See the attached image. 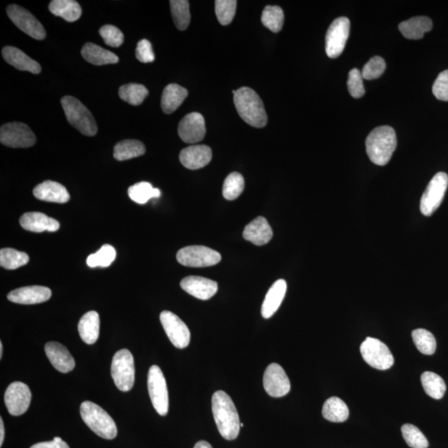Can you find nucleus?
<instances>
[{"label": "nucleus", "mask_w": 448, "mask_h": 448, "mask_svg": "<svg viewBox=\"0 0 448 448\" xmlns=\"http://www.w3.org/2000/svg\"><path fill=\"white\" fill-rule=\"evenodd\" d=\"M403 439L412 448H427L430 443L423 433L413 425H405L401 428Z\"/></svg>", "instance_id": "nucleus-44"}, {"label": "nucleus", "mask_w": 448, "mask_h": 448, "mask_svg": "<svg viewBox=\"0 0 448 448\" xmlns=\"http://www.w3.org/2000/svg\"><path fill=\"white\" fill-rule=\"evenodd\" d=\"M413 343L417 349L423 354L432 356L437 348V342L435 336L425 329H416L412 333Z\"/></svg>", "instance_id": "nucleus-39"}, {"label": "nucleus", "mask_w": 448, "mask_h": 448, "mask_svg": "<svg viewBox=\"0 0 448 448\" xmlns=\"http://www.w3.org/2000/svg\"><path fill=\"white\" fill-rule=\"evenodd\" d=\"M212 155V150L208 146H190L181 151L180 160L187 169L199 170L210 163Z\"/></svg>", "instance_id": "nucleus-20"}, {"label": "nucleus", "mask_w": 448, "mask_h": 448, "mask_svg": "<svg viewBox=\"0 0 448 448\" xmlns=\"http://www.w3.org/2000/svg\"><path fill=\"white\" fill-rule=\"evenodd\" d=\"M398 28L403 37L412 40H418L425 37L426 33L432 31V22L430 18L418 16L402 22Z\"/></svg>", "instance_id": "nucleus-27"}, {"label": "nucleus", "mask_w": 448, "mask_h": 448, "mask_svg": "<svg viewBox=\"0 0 448 448\" xmlns=\"http://www.w3.org/2000/svg\"><path fill=\"white\" fill-rule=\"evenodd\" d=\"M188 97V91L178 84H170L165 88L161 98L162 110L171 114L182 105Z\"/></svg>", "instance_id": "nucleus-30"}, {"label": "nucleus", "mask_w": 448, "mask_h": 448, "mask_svg": "<svg viewBox=\"0 0 448 448\" xmlns=\"http://www.w3.org/2000/svg\"><path fill=\"white\" fill-rule=\"evenodd\" d=\"M78 332L81 339L87 344L97 342L100 333V317L95 311L83 315L78 323Z\"/></svg>", "instance_id": "nucleus-28"}, {"label": "nucleus", "mask_w": 448, "mask_h": 448, "mask_svg": "<svg viewBox=\"0 0 448 448\" xmlns=\"http://www.w3.org/2000/svg\"><path fill=\"white\" fill-rule=\"evenodd\" d=\"M31 388L22 382L12 383L4 395L7 410L13 416H21L26 413L31 406Z\"/></svg>", "instance_id": "nucleus-15"}, {"label": "nucleus", "mask_w": 448, "mask_h": 448, "mask_svg": "<svg viewBox=\"0 0 448 448\" xmlns=\"http://www.w3.org/2000/svg\"><path fill=\"white\" fill-rule=\"evenodd\" d=\"M176 258L181 265L190 268L211 267L221 261L219 253L204 246H189L182 248Z\"/></svg>", "instance_id": "nucleus-9"}, {"label": "nucleus", "mask_w": 448, "mask_h": 448, "mask_svg": "<svg viewBox=\"0 0 448 448\" xmlns=\"http://www.w3.org/2000/svg\"><path fill=\"white\" fill-rule=\"evenodd\" d=\"M236 109L241 118L248 125L263 128L268 123V115L259 96L249 87H241L234 97Z\"/></svg>", "instance_id": "nucleus-3"}, {"label": "nucleus", "mask_w": 448, "mask_h": 448, "mask_svg": "<svg viewBox=\"0 0 448 448\" xmlns=\"http://www.w3.org/2000/svg\"><path fill=\"white\" fill-rule=\"evenodd\" d=\"M349 415L346 403L338 397H332L324 402L322 415L332 422H343L348 420Z\"/></svg>", "instance_id": "nucleus-32"}, {"label": "nucleus", "mask_w": 448, "mask_h": 448, "mask_svg": "<svg viewBox=\"0 0 448 448\" xmlns=\"http://www.w3.org/2000/svg\"><path fill=\"white\" fill-rule=\"evenodd\" d=\"M421 382L428 396L435 400H441L447 390L446 383L437 373L427 371L422 373Z\"/></svg>", "instance_id": "nucleus-34"}, {"label": "nucleus", "mask_w": 448, "mask_h": 448, "mask_svg": "<svg viewBox=\"0 0 448 448\" xmlns=\"http://www.w3.org/2000/svg\"><path fill=\"white\" fill-rule=\"evenodd\" d=\"M61 103L70 125L87 136L97 135V126L94 117L80 100L66 96L62 98Z\"/></svg>", "instance_id": "nucleus-5"}, {"label": "nucleus", "mask_w": 448, "mask_h": 448, "mask_svg": "<svg viewBox=\"0 0 448 448\" xmlns=\"http://www.w3.org/2000/svg\"><path fill=\"white\" fill-rule=\"evenodd\" d=\"M351 23L349 18L341 17L334 21L329 27L326 36V52L331 58L342 55L349 35Z\"/></svg>", "instance_id": "nucleus-13"}, {"label": "nucleus", "mask_w": 448, "mask_h": 448, "mask_svg": "<svg viewBox=\"0 0 448 448\" xmlns=\"http://www.w3.org/2000/svg\"><path fill=\"white\" fill-rule=\"evenodd\" d=\"M52 290L42 285H31L12 290L8 295L9 301L22 305H34L48 301Z\"/></svg>", "instance_id": "nucleus-19"}, {"label": "nucleus", "mask_w": 448, "mask_h": 448, "mask_svg": "<svg viewBox=\"0 0 448 448\" xmlns=\"http://www.w3.org/2000/svg\"><path fill=\"white\" fill-rule=\"evenodd\" d=\"M136 56L138 60L143 63H149L155 61V54L152 49L151 43L147 39H142L137 44Z\"/></svg>", "instance_id": "nucleus-49"}, {"label": "nucleus", "mask_w": 448, "mask_h": 448, "mask_svg": "<svg viewBox=\"0 0 448 448\" xmlns=\"http://www.w3.org/2000/svg\"><path fill=\"white\" fill-rule=\"evenodd\" d=\"M172 17L177 28L184 31L190 23V3L187 0H171L170 2Z\"/></svg>", "instance_id": "nucleus-36"}, {"label": "nucleus", "mask_w": 448, "mask_h": 448, "mask_svg": "<svg viewBox=\"0 0 448 448\" xmlns=\"http://www.w3.org/2000/svg\"><path fill=\"white\" fill-rule=\"evenodd\" d=\"M148 95H149V91L147 88L136 83L123 85L119 89L121 99L132 106L141 105Z\"/></svg>", "instance_id": "nucleus-37"}, {"label": "nucleus", "mask_w": 448, "mask_h": 448, "mask_svg": "<svg viewBox=\"0 0 448 448\" xmlns=\"http://www.w3.org/2000/svg\"><path fill=\"white\" fill-rule=\"evenodd\" d=\"M178 133L180 139L188 144L204 140L206 134L205 121L198 112H192L180 122Z\"/></svg>", "instance_id": "nucleus-17"}, {"label": "nucleus", "mask_w": 448, "mask_h": 448, "mask_svg": "<svg viewBox=\"0 0 448 448\" xmlns=\"http://www.w3.org/2000/svg\"><path fill=\"white\" fill-rule=\"evenodd\" d=\"M448 187V175L439 172L428 184L420 201V211L425 216H431L439 208Z\"/></svg>", "instance_id": "nucleus-10"}, {"label": "nucleus", "mask_w": 448, "mask_h": 448, "mask_svg": "<svg viewBox=\"0 0 448 448\" xmlns=\"http://www.w3.org/2000/svg\"><path fill=\"white\" fill-rule=\"evenodd\" d=\"M245 240L257 246H263L273 239V232L267 219L263 217H258L247 226L244 231Z\"/></svg>", "instance_id": "nucleus-24"}, {"label": "nucleus", "mask_w": 448, "mask_h": 448, "mask_svg": "<svg viewBox=\"0 0 448 448\" xmlns=\"http://www.w3.org/2000/svg\"><path fill=\"white\" fill-rule=\"evenodd\" d=\"M361 353L364 361L378 371H387L395 363L390 349L378 339L368 337L361 344Z\"/></svg>", "instance_id": "nucleus-8"}, {"label": "nucleus", "mask_w": 448, "mask_h": 448, "mask_svg": "<svg viewBox=\"0 0 448 448\" xmlns=\"http://www.w3.org/2000/svg\"><path fill=\"white\" fill-rule=\"evenodd\" d=\"M194 448H213L208 442L200 441L196 443Z\"/></svg>", "instance_id": "nucleus-52"}, {"label": "nucleus", "mask_w": 448, "mask_h": 448, "mask_svg": "<svg viewBox=\"0 0 448 448\" xmlns=\"http://www.w3.org/2000/svg\"><path fill=\"white\" fill-rule=\"evenodd\" d=\"M160 319L167 337L176 348L185 349L189 346L191 337L190 329L178 316L164 311L160 313Z\"/></svg>", "instance_id": "nucleus-14"}, {"label": "nucleus", "mask_w": 448, "mask_h": 448, "mask_svg": "<svg viewBox=\"0 0 448 448\" xmlns=\"http://www.w3.org/2000/svg\"><path fill=\"white\" fill-rule=\"evenodd\" d=\"M7 13L11 21L27 35L37 40H43L46 38V31L43 24L27 9L17 4H11L7 8Z\"/></svg>", "instance_id": "nucleus-12"}, {"label": "nucleus", "mask_w": 448, "mask_h": 448, "mask_svg": "<svg viewBox=\"0 0 448 448\" xmlns=\"http://www.w3.org/2000/svg\"><path fill=\"white\" fill-rule=\"evenodd\" d=\"M82 420L97 435L112 440L117 436V427L112 417L96 403L86 401L81 405Z\"/></svg>", "instance_id": "nucleus-4"}, {"label": "nucleus", "mask_w": 448, "mask_h": 448, "mask_svg": "<svg viewBox=\"0 0 448 448\" xmlns=\"http://www.w3.org/2000/svg\"><path fill=\"white\" fill-rule=\"evenodd\" d=\"M31 448H70L67 444L66 442L61 439L60 437H54V439L50 442H43L36 443Z\"/></svg>", "instance_id": "nucleus-50"}, {"label": "nucleus", "mask_w": 448, "mask_h": 448, "mask_svg": "<svg viewBox=\"0 0 448 448\" xmlns=\"http://www.w3.org/2000/svg\"><path fill=\"white\" fill-rule=\"evenodd\" d=\"M36 141L34 133L24 123H7L0 129V141L8 147L28 148L35 144Z\"/></svg>", "instance_id": "nucleus-11"}, {"label": "nucleus", "mask_w": 448, "mask_h": 448, "mask_svg": "<svg viewBox=\"0 0 448 448\" xmlns=\"http://www.w3.org/2000/svg\"><path fill=\"white\" fill-rule=\"evenodd\" d=\"M145 153V145L136 140L122 141L114 147V158L119 161L136 158Z\"/></svg>", "instance_id": "nucleus-33"}, {"label": "nucleus", "mask_w": 448, "mask_h": 448, "mask_svg": "<svg viewBox=\"0 0 448 448\" xmlns=\"http://www.w3.org/2000/svg\"><path fill=\"white\" fill-rule=\"evenodd\" d=\"M287 283L283 279L278 280L268 290L262 306V316L269 319L277 312L282 304L285 293H287Z\"/></svg>", "instance_id": "nucleus-26"}, {"label": "nucleus", "mask_w": 448, "mask_h": 448, "mask_svg": "<svg viewBox=\"0 0 448 448\" xmlns=\"http://www.w3.org/2000/svg\"><path fill=\"white\" fill-rule=\"evenodd\" d=\"M366 146L368 158L373 164L386 165L396 150L395 131L388 126L377 127L369 133Z\"/></svg>", "instance_id": "nucleus-2"}, {"label": "nucleus", "mask_w": 448, "mask_h": 448, "mask_svg": "<svg viewBox=\"0 0 448 448\" xmlns=\"http://www.w3.org/2000/svg\"><path fill=\"white\" fill-rule=\"evenodd\" d=\"M49 11L57 17L67 22H75L82 16V8L74 0H53L49 4Z\"/></svg>", "instance_id": "nucleus-31"}, {"label": "nucleus", "mask_w": 448, "mask_h": 448, "mask_svg": "<svg viewBox=\"0 0 448 448\" xmlns=\"http://www.w3.org/2000/svg\"><path fill=\"white\" fill-rule=\"evenodd\" d=\"M266 392L273 398L287 395L290 390V382L283 368L277 363L269 364L263 376Z\"/></svg>", "instance_id": "nucleus-16"}, {"label": "nucleus", "mask_w": 448, "mask_h": 448, "mask_svg": "<svg viewBox=\"0 0 448 448\" xmlns=\"http://www.w3.org/2000/svg\"><path fill=\"white\" fill-rule=\"evenodd\" d=\"M262 23L266 28L273 33L282 31L284 23V13L279 6H268L263 9Z\"/></svg>", "instance_id": "nucleus-40"}, {"label": "nucleus", "mask_w": 448, "mask_h": 448, "mask_svg": "<svg viewBox=\"0 0 448 448\" xmlns=\"http://www.w3.org/2000/svg\"><path fill=\"white\" fill-rule=\"evenodd\" d=\"M19 224L23 229L33 233L56 232L60 228L56 219L39 212L24 214L19 219Z\"/></svg>", "instance_id": "nucleus-22"}, {"label": "nucleus", "mask_w": 448, "mask_h": 448, "mask_svg": "<svg viewBox=\"0 0 448 448\" xmlns=\"http://www.w3.org/2000/svg\"><path fill=\"white\" fill-rule=\"evenodd\" d=\"M111 373L118 390L128 392L134 386L136 373L134 358L128 349H121L113 356Z\"/></svg>", "instance_id": "nucleus-6"}, {"label": "nucleus", "mask_w": 448, "mask_h": 448, "mask_svg": "<svg viewBox=\"0 0 448 448\" xmlns=\"http://www.w3.org/2000/svg\"><path fill=\"white\" fill-rule=\"evenodd\" d=\"M212 411L221 436L226 440L236 439L239 435L241 422L237 408L228 393L222 390L214 393Z\"/></svg>", "instance_id": "nucleus-1"}, {"label": "nucleus", "mask_w": 448, "mask_h": 448, "mask_svg": "<svg viewBox=\"0 0 448 448\" xmlns=\"http://www.w3.org/2000/svg\"><path fill=\"white\" fill-rule=\"evenodd\" d=\"M148 391L152 405L160 416H165L169 412L168 388L160 367L151 366L148 373Z\"/></svg>", "instance_id": "nucleus-7"}, {"label": "nucleus", "mask_w": 448, "mask_h": 448, "mask_svg": "<svg viewBox=\"0 0 448 448\" xmlns=\"http://www.w3.org/2000/svg\"><path fill=\"white\" fill-rule=\"evenodd\" d=\"M433 94L437 99L448 102V70H445L437 76L432 86Z\"/></svg>", "instance_id": "nucleus-48"}, {"label": "nucleus", "mask_w": 448, "mask_h": 448, "mask_svg": "<svg viewBox=\"0 0 448 448\" xmlns=\"http://www.w3.org/2000/svg\"><path fill=\"white\" fill-rule=\"evenodd\" d=\"M130 199L139 204H145L151 199H158L161 195L159 189L153 188L148 182H140L128 190Z\"/></svg>", "instance_id": "nucleus-35"}, {"label": "nucleus", "mask_w": 448, "mask_h": 448, "mask_svg": "<svg viewBox=\"0 0 448 448\" xmlns=\"http://www.w3.org/2000/svg\"><path fill=\"white\" fill-rule=\"evenodd\" d=\"M29 261L28 255L13 248L0 251V265L8 270H16L26 266Z\"/></svg>", "instance_id": "nucleus-38"}, {"label": "nucleus", "mask_w": 448, "mask_h": 448, "mask_svg": "<svg viewBox=\"0 0 448 448\" xmlns=\"http://www.w3.org/2000/svg\"><path fill=\"white\" fill-rule=\"evenodd\" d=\"M237 1L235 0H217L215 13L222 26H229L235 16Z\"/></svg>", "instance_id": "nucleus-43"}, {"label": "nucleus", "mask_w": 448, "mask_h": 448, "mask_svg": "<svg viewBox=\"0 0 448 448\" xmlns=\"http://www.w3.org/2000/svg\"><path fill=\"white\" fill-rule=\"evenodd\" d=\"M82 55L87 62L97 66L115 64L119 62V58L115 53L92 43H87L83 46Z\"/></svg>", "instance_id": "nucleus-29"}, {"label": "nucleus", "mask_w": 448, "mask_h": 448, "mask_svg": "<svg viewBox=\"0 0 448 448\" xmlns=\"http://www.w3.org/2000/svg\"><path fill=\"white\" fill-rule=\"evenodd\" d=\"M99 33L108 46L118 48L124 42V34L119 28L110 24L102 27Z\"/></svg>", "instance_id": "nucleus-46"}, {"label": "nucleus", "mask_w": 448, "mask_h": 448, "mask_svg": "<svg viewBox=\"0 0 448 448\" xmlns=\"http://www.w3.org/2000/svg\"><path fill=\"white\" fill-rule=\"evenodd\" d=\"M33 193L36 199L50 203L65 204L70 200V195L65 187L51 180L37 185Z\"/></svg>", "instance_id": "nucleus-23"}, {"label": "nucleus", "mask_w": 448, "mask_h": 448, "mask_svg": "<svg viewBox=\"0 0 448 448\" xmlns=\"http://www.w3.org/2000/svg\"><path fill=\"white\" fill-rule=\"evenodd\" d=\"M4 440V426L2 418H0V447H2Z\"/></svg>", "instance_id": "nucleus-51"}, {"label": "nucleus", "mask_w": 448, "mask_h": 448, "mask_svg": "<svg viewBox=\"0 0 448 448\" xmlns=\"http://www.w3.org/2000/svg\"><path fill=\"white\" fill-rule=\"evenodd\" d=\"M116 257V249L109 244L103 245L98 252L91 254L87 259L90 268H107L114 262Z\"/></svg>", "instance_id": "nucleus-41"}, {"label": "nucleus", "mask_w": 448, "mask_h": 448, "mask_svg": "<svg viewBox=\"0 0 448 448\" xmlns=\"http://www.w3.org/2000/svg\"><path fill=\"white\" fill-rule=\"evenodd\" d=\"M180 287L200 300H209L218 292V283L208 278L190 275L181 280Z\"/></svg>", "instance_id": "nucleus-18"}, {"label": "nucleus", "mask_w": 448, "mask_h": 448, "mask_svg": "<svg viewBox=\"0 0 448 448\" xmlns=\"http://www.w3.org/2000/svg\"><path fill=\"white\" fill-rule=\"evenodd\" d=\"M45 353L53 366L61 373H69L75 368L76 363L63 344L58 342H48L45 346Z\"/></svg>", "instance_id": "nucleus-21"}, {"label": "nucleus", "mask_w": 448, "mask_h": 448, "mask_svg": "<svg viewBox=\"0 0 448 448\" xmlns=\"http://www.w3.org/2000/svg\"><path fill=\"white\" fill-rule=\"evenodd\" d=\"M3 344L2 342H0V359H2L3 357Z\"/></svg>", "instance_id": "nucleus-53"}, {"label": "nucleus", "mask_w": 448, "mask_h": 448, "mask_svg": "<svg viewBox=\"0 0 448 448\" xmlns=\"http://www.w3.org/2000/svg\"><path fill=\"white\" fill-rule=\"evenodd\" d=\"M386 68V61L380 56L373 57L364 66L363 78L366 80H375L382 76Z\"/></svg>", "instance_id": "nucleus-45"}, {"label": "nucleus", "mask_w": 448, "mask_h": 448, "mask_svg": "<svg viewBox=\"0 0 448 448\" xmlns=\"http://www.w3.org/2000/svg\"><path fill=\"white\" fill-rule=\"evenodd\" d=\"M2 54L4 60L11 66L21 71H26L33 74L41 72L42 67L39 63L26 55L21 49L12 46L3 48Z\"/></svg>", "instance_id": "nucleus-25"}, {"label": "nucleus", "mask_w": 448, "mask_h": 448, "mask_svg": "<svg viewBox=\"0 0 448 448\" xmlns=\"http://www.w3.org/2000/svg\"><path fill=\"white\" fill-rule=\"evenodd\" d=\"M244 179L238 172L231 173L226 178L223 186V195L226 200H234L242 195L244 190Z\"/></svg>", "instance_id": "nucleus-42"}, {"label": "nucleus", "mask_w": 448, "mask_h": 448, "mask_svg": "<svg viewBox=\"0 0 448 448\" xmlns=\"http://www.w3.org/2000/svg\"><path fill=\"white\" fill-rule=\"evenodd\" d=\"M347 86L349 94L354 98H361L364 95L366 90L363 84L362 72L359 69L354 68L349 72Z\"/></svg>", "instance_id": "nucleus-47"}]
</instances>
